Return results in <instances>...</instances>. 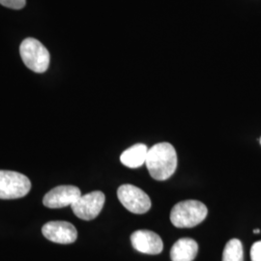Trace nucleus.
Listing matches in <instances>:
<instances>
[{"label": "nucleus", "instance_id": "f257e3e1", "mask_svg": "<svg viewBox=\"0 0 261 261\" xmlns=\"http://www.w3.org/2000/svg\"><path fill=\"white\" fill-rule=\"evenodd\" d=\"M145 165L150 175L159 181L173 175L177 168V154L168 142H160L148 149Z\"/></svg>", "mask_w": 261, "mask_h": 261}, {"label": "nucleus", "instance_id": "f03ea898", "mask_svg": "<svg viewBox=\"0 0 261 261\" xmlns=\"http://www.w3.org/2000/svg\"><path fill=\"white\" fill-rule=\"evenodd\" d=\"M208 214L205 204L197 200L178 202L170 212V221L179 228L194 227L202 223Z\"/></svg>", "mask_w": 261, "mask_h": 261}, {"label": "nucleus", "instance_id": "7ed1b4c3", "mask_svg": "<svg viewBox=\"0 0 261 261\" xmlns=\"http://www.w3.org/2000/svg\"><path fill=\"white\" fill-rule=\"evenodd\" d=\"M23 63L35 73L46 72L49 65L50 56L46 47L34 38H27L19 47Z\"/></svg>", "mask_w": 261, "mask_h": 261}, {"label": "nucleus", "instance_id": "20e7f679", "mask_svg": "<svg viewBox=\"0 0 261 261\" xmlns=\"http://www.w3.org/2000/svg\"><path fill=\"white\" fill-rule=\"evenodd\" d=\"M31 190L28 176L11 170H0V199H17Z\"/></svg>", "mask_w": 261, "mask_h": 261}, {"label": "nucleus", "instance_id": "39448f33", "mask_svg": "<svg viewBox=\"0 0 261 261\" xmlns=\"http://www.w3.org/2000/svg\"><path fill=\"white\" fill-rule=\"evenodd\" d=\"M117 196L122 205L134 214H144L149 211L150 197L138 187L130 184L122 185L117 191Z\"/></svg>", "mask_w": 261, "mask_h": 261}, {"label": "nucleus", "instance_id": "423d86ee", "mask_svg": "<svg viewBox=\"0 0 261 261\" xmlns=\"http://www.w3.org/2000/svg\"><path fill=\"white\" fill-rule=\"evenodd\" d=\"M106 196L100 191L86 194L75 201L71 207L74 214L84 221H91L101 213L105 204Z\"/></svg>", "mask_w": 261, "mask_h": 261}, {"label": "nucleus", "instance_id": "0eeeda50", "mask_svg": "<svg viewBox=\"0 0 261 261\" xmlns=\"http://www.w3.org/2000/svg\"><path fill=\"white\" fill-rule=\"evenodd\" d=\"M82 196L81 190L75 186H58L44 196V205L50 209H59L71 206Z\"/></svg>", "mask_w": 261, "mask_h": 261}, {"label": "nucleus", "instance_id": "6e6552de", "mask_svg": "<svg viewBox=\"0 0 261 261\" xmlns=\"http://www.w3.org/2000/svg\"><path fill=\"white\" fill-rule=\"evenodd\" d=\"M42 233L47 240L63 245L72 244L77 238V231L75 226L63 221L47 223L42 228Z\"/></svg>", "mask_w": 261, "mask_h": 261}, {"label": "nucleus", "instance_id": "1a4fd4ad", "mask_svg": "<svg viewBox=\"0 0 261 261\" xmlns=\"http://www.w3.org/2000/svg\"><path fill=\"white\" fill-rule=\"evenodd\" d=\"M130 242L138 252L146 254H159L164 249L161 237L150 230L135 231L130 236Z\"/></svg>", "mask_w": 261, "mask_h": 261}, {"label": "nucleus", "instance_id": "9d476101", "mask_svg": "<svg viewBox=\"0 0 261 261\" xmlns=\"http://www.w3.org/2000/svg\"><path fill=\"white\" fill-rule=\"evenodd\" d=\"M198 251L197 243L191 238L179 239L170 250L172 261H193Z\"/></svg>", "mask_w": 261, "mask_h": 261}, {"label": "nucleus", "instance_id": "9b49d317", "mask_svg": "<svg viewBox=\"0 0 261 261\" xmlns=\"http://www.w3.org/2000/svg\"><path fill=\"white\" fill-rule=\"evenodd\" d=\"M148 148L143 143H138L125 150L120 156L122 164L130 168H138L145 164Z\"/></svg>", "mask_w": 261, "mask_h": 261}, {"label": "nucleus", "instance_id": "f8f14e48", "mask_svg": "<svg viewBox=\"0 0 261 261\" xmlns=\"http://www.w3.org/2000/svg\"><path fill=\"white\" fill-rule=\"evenodd\" d=\"M223 261H244L243 245L238 239L229 240L224 247Z\"/></svg>", "mask_w": 261, "mask_h": 261}, {"label": "nucleus", "instance_id": "ddd939ff", "mask_svg": "<svg viewBox=\"0 0 261 261\" xmlns=\"http://www.w3.org/2000/svg\"><path fill=\"white\" fill-rule=\"evenodd\" d=\"M25 0H0V4L10 9H22L25 6Z\"/></svg>", "mask_w": 261, "mask_h": 261}, {"label": "nucleus", "instance_id": "4468645a", "mask_svg": "<svg viewBox=\"0 0 261 261\" xmlns=\"http://www.w3.org/2000/svg\"><path fill=\"white\" fill-rule=\"evenodd\" d=\"M252 261H261V241L255 242L251 249Z\"/></svg>", "mask_w": 261, "mask_h": 261}, {"label": "nucleus", "instance_id": "2eb2a0df", "mask_svg": "<svg viewBox=\"0 0 261 261\" xmlns=\"http://www.w3.org/2000/svg\"><path fill=\"white\" fill-rule=\"evenodd\" d=\"M260 232V229H258V228H256V229H254L253 230V233L257 234Z\"/></svg>", "mask_w": 261, "mask_h": 261}, {"label": "nucleus", "instance_id": "dca6fc26", "mask_svg": "<svg viewBox=\"0 0 261 261\" xmlns=\"http://www.w3.org/2000/svg\"><path fill=\"white\" fill-rule=\"evenodd\" d=\"M260 144H261V138H260Z\"/></svg>", "mask_w": 261, "mask_h": 261}]
</instances>
